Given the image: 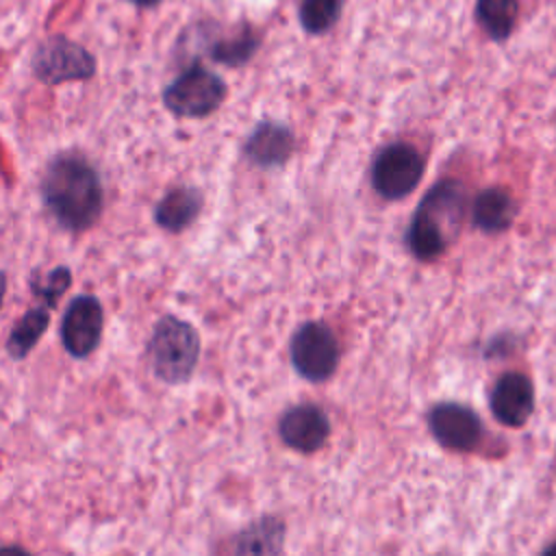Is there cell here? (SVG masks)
I'll return each instance as SVG.
<instances>
[{"instance_id": "cell-1", "label": "cell", "mask_w": 556, "mask_h": 556, "mask_svg": "<svg viewBox=\"0 0 556 556\" xmlns=\"http://www.w3.org/2000/svg\"><path fill=\"white\" fill-rule=\"evenodd\" d=\"M39 191L48 213L70 232L91 228L102 215L104 189L100 174L78 152L54 154L43 169Z\"/></svg>"}, {"instance_id": "cell-12", "label": "cell", "mask_w": 556, "mask_h": 556, "mask_svg": "<svg viewBox=\"0 0 556 556\" xmlns=\"http://www.w3.org/2000/svg\"><path fill=\"white\" fill-rule=\"evenodd\" d=\"M534 406V391L523 374H504L491 391V410L504 426H521Z\"/></svg>"}, {"instance_id": "cell-11", "label": "cell", "mask_w": 556, "mask_h": 556, "mask_svg": "<svg viewBox=\"0 0 556 556\" xmlns=\"http://www.w3.org/2000/svg\"><path fill=\"white\" fill-rule=\"evenodd\" d=\"M295 150V135L287 124L263 119L243 141V156L254 167L276 169L282 167Z\"/></svg>"}, {"instance_id": "cell-3", "label": "cell", "mask_w": 556, "mask_h": 556, "mask_svg": "<svg viewBox=\"0 0 556 556\" xmlns=\"http://www.w3.org/2000/svg\"><path fill=\"white\" fill-rule=\"evenodd\" d=\"M200 348V334L193 324L172 313L159 317L148 341L152 374L165 384H185L195 371Z\"/></svg>"}, {"instance_id": "cell-17", "label": "cell", "mask_w": 556, "mask_h": 556, "mask_svg": "<svg viewBox=\"0 0 556 556\" xmlns=\"http://www.w3.org/2000/svg\"><path fill=\"white\" fill-rule=\"evenodd\" d=\"M285 543V523L278 517L254 519L245 530L235 539L237 554H276L282 552Z\"/></svg>"}, {"instance_id": "cell-10", "label": "cell", "mask_w": 556, "mask_h": 556, "mask_svg": "<svg viewBox=\"0 0 556 556\" xmlns=\"http://www.w3.org/2000/svg\"><path fill=\"white\" fill-rule=\"evenodd\" d=\"M278 437L287 447L300 454H313L330 437L328 415L317 404H295L280 415Z\"/></svg>"}, {"instance_id": "cell-16", "label": "cell", "mask_w": 556, "mask_h": 556, "mask_svg": "<svg viewBox=\"0 0 556 556\" xmlns=\"http://www.w3.org/2000/svg\"><path fill=\"white\" fill-rule=\"evenodd\" d=\"M513 217H515V204L504 189H484L473 200L471 219L484 232L506 230Z\"/></svg>"}, {"instance_id": "cell-18", "label": "cell", "mask_w": 556, "mask_h": 556, "mask_svg": "<svg viewBox=\"0 0 556 556\" xmlns=\"http://www.w3.org/2000/svg\"><path fill=\"white\" fill-rule=\"evenodd\" d=\"M519 17L517 0H476V22L493 41H504Z\"/></svg>"}, {"instance_id": "cell-22", "label": "cell", "mask_w": 556, "mask_h": 556, "mask_svg": "<svg viewBox=\"0 0 556 556\" xmlns=\"http://www.w3.org/2000/svg\"><path fill=\"white\" fill-rule=\"evenodd\" d=\"M547 552H552V554H554V552H556V545H552Z\"/></svg>"}, {"instance_id": "cell-6", "label": "cell", "mask_w": 556, "mask_h": 556, "mask_svg": "<svg viewBox=\"0 0 556 556\" xmlns=\"http://www.w3.org/2000/svg\"><path fill=\"white\" fill-rule=\"evenodd\" d=\"M426 161L421 152L406 143L393 141L378 150L371 163V187L374 191L389 202L410 195L421 182Z\"/></svg>"}, {"instance_id": "cell-7", "label": "cell", "mask_w": 556, "mask_h": 556, "mask_svg": "<svg viewBox=\"0 0 556 556\" xmlns=\"http://www.w3.org/2000/svg\"><path fill=\"white\" fill-rule=\"evenodd\" d=\"M295 374L308 382H326L339 365V341L324 321H304L289 341Z\"/></svg>"}, {"instance_id": "cell-5", "label": "cell", "mask_w": 556, "mask_h": 556, "mask_svg": "<svg viewBox=\"0 0 556 556\" xmlns=\"http://www.w3.org/2000/svg\"><path fill=\"white\" fill-rule=\"evenodd\" d=\"M96 56L78 41L65 35H48L33 52V76L43 85H63L89 80L96 74Z\"/></svg>"}, {"instance_id": "cell-21", "label": "cell", "mask_w": 556, "mask_h": 556, "mask_svg": "<svg viewBox=\"0 0 556 556\" xmlns=\"http://www.w3.org/2000/svg\"><path fill=\"white\" fill-rule=\"evenodd\" d=\"M126 2H130L132 7H139V9H152V7L161 4L163 0H126Z\"/></svg>"}, {"instance_id": "cell-8", "label": "cell", "mask_w": 556, "mask_h": 556, "mask_svg": "<svg viewBox=\"0 0 556 556\" xmlns=\"http://www.w3.org/2000/svg\"><path fill=\"white\" fill-rule=\"evenodd\" d=\"M104 308L91 293L74 295L61 319V343L74 358H87L102 339Z\"/></svg>"}, {"instance_id": "cell-2", "label": "cell", "mask_w": 556, "mask_h": 556, "mask_svg": "<svg viewBox=\"0 0 556 556\" xmlns=\"http://www.w3.org/2000/svg\"><path fill=\"white\" fill-rule=\"evenodd\" d=\"M465 200V187L452 178L439 180L426 191L406 228V248L417 261L439 258L456 239Z\"/></svg>"}, {"instance_id": "cell-4", "label": "cell", "mask_w": 556, "mask_h": 556, "mask_svg": "<svg viewBox=\"0 0 556 556\" xmlns=\"http://www.w3.org/2000/svg\"><path fill=\"white\" fill-rule=\"evenodd\" d=\"M228 96L226 80L202 63L187 65L165 89L163 104L176 117L202 119L215 113Z\"/></svg>"}, {"instance_id": "cell-20", "label": "cell", "mask_w": 556, "mask_h": 556, "mask_svg": "<svg viewBox=\"0 0 556 556\" xmlns=\"http://www.w3.org/2000/svg\"><path fill=\"white\" fill-rule=\"evenodd\" d=\"M70 285H72V271H70V267H65V265L52 267L43 278H41V276H33V278H30V291H33V295H35L41 304H46V306H50V308H54V306L59 304L61 295H65V291L70 289Z\"/></svg>"}, {"instance_id": "cell-14", "label": "cell", "mask_w": 556, "mask_h": 556, "mask_svg": "<svg viewBox=\"0 0 556 556\" xmlns=\"http://www.w3.org/2000/svg\"><path fill=\"white\" fill-rule=\"evenodd\" d=\"M261 48V35L252 24L243 22L232 33L213 39L206 46V54L213 63L226 65V67H241L245 65Z\"/></svg>"}, {"instance_id": "cell-9", "label": "cell", "mask_w": 556, "mask_h": 556, "mask_svg": "<svg viewBox=\"0 0 556 556\" xmlns=\"http://www.w3.org/2000/svg\"><path fill=\"white\" fill-rule=\"evenodd\" d=\"M428 428L434 441L454 452H469L482 439V424L478 415L456 402H441L428 410Z\"/></svg>"}, {"instance_id": "cell-19", "label": "cell", "mask_w": 556, "mask_h": 556, "mask_svg": "<svg viewBox=\"0 0 556 556\" xmlns=\"http://www.w3.org/2000/svg\"><path fill=\"white\" fill-rule=\"evenodd\" d=\"M343 7L345 0H300L298 22L306 35L319 37L337 26Z\"/></svg>"}, {"instance_id": "cell-13", "label": "cell", "mask_w": 556, "mask_h": 556, "mask_svg": "<svg viewBox=\"0 0 556 556\" xmlns=\"http://www.w3.org/2000/svg\"><path fill=\"white\" fill-rule=\"evenodd\" d=\"M204 198L195 187H172L152 211L154 224L167 232L187 230L200 215Z\"/></svg>"}, {"instance_id": "cell-15", "label": "cell", "mask_w": 556, "mask_h": 556, "mask_svg": "<svg viewBox=\"0 0 556 556\" xmlns=\"http://www.w3.org/2000/svg\"><path fill=\"white\" fill-rule=\"evenodd\" d=\"M50 306L41 304L37 308H28L11 328L7 337V354L13 361L26 358L33 348L39 343V339L46 334L50 324Z\"/></svg>"}]
</instances>
